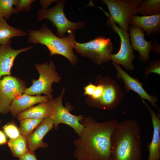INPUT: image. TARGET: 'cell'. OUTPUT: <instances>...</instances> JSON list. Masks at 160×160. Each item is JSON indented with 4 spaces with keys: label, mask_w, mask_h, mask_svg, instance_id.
<instances>
[{
    "label": "cell",
    "mask_w": 160,
    "mask_h": 160,
    "mask_svg": "<svg viewBox=\"0 0 160 160\" xmlns=\"http://www.w3.org/2000/svg\"><path fill=\"white\" fill-rule=\"evenodd\" d=\"M108 9L109 14L106 13L108 21H112L118 24L119 27L128 31L132 17L136 13L138 4L129 0H103Z\"/></svg>",
    "instance_id": "obj_7"
},
{
    "label": "cell",
    "mask_w": 160,
    "mask_h": 160,
    "mask_svg": "<svg viewBox=\"0 0 160 160\" xmlns=\"http://www.w3.org/2000/svg\"><path fill=\"white\" fill-rule=\"evenodd\" d=\"M35 1V0H18L14 8V13L17 14L23 11L29 12L31 9V4Z\"/></svg>",
    "instance_id": "obj_26"
},
{
    "label": "cell",
    "mask_w": 160,
    "mask_h": 160,
    "mask_svg": "<svg viewBox=\"0 0 160 160\" xmlns=\"http://www.w3.org/2000/svg\"><path fill=\"white\" fill-rule=\"evenodd\" d=\"M27 35L28 42L45 46L49 51L51 56L61 55L72 64L76 63V56L73 51L76 41L74 33H69L66 37H59L55 36L44 23L39 29L29 30Z\"/></svg>",
    "instance_id": "obj_3"
},
{
    "label": "cell",
    "mask_w": 160,
    "mask_h": 160,
    "mask_svg": "<svg viewBox=\"0 0 160 160\" xmlns=\"http://www.w3.org/2000/svg\"><path fill=\"white\" fill-rule=\"evenodd\" d=\"M136 13L142 16H151L160 14V0H143L137 7Z\"/></svg>",
    "instance_id": "obj_22"
},
{
    "label": "cell",
    "mask_w": 160,
    "mask_h": 160,
    "mask_svg": "<svg viewBox=\"0 0 160 160\" xmlns=\"http://www.w3.org/2000/svg\"><path fill=\"white\" fill-rule=\"evenodd\" d=\"M29 46L18 49H13L10 45H1L0 47V81L2 76L11 75V70L15 60L20 53L31 49Z\"/></svg>",
    "instance_id": "obj_14"
},
{
    "label": "cell",
    "mask_w": 160,
    "mask_h": 160,
    "mask_svg": "<svg viewBox=\"0 0 160 160\" xmlns=\"http://www.w3.org/2000/svg\"><path fill=\"white\" fill-rule=\"evenodd\" d=\"M129 24L137 26L146 33L147 36L158 33L160 30V14L151 16H133Z\"/></svg>",
    "instance_id": "obj_18"
},
{
    "label": "cell",
    "mask_w": 160,
    "mask_h": 160,
    "mask_svg": "<svg viewBox=\"0 0 160 160\" xmlns=\"http://www.w3.org/2000/svg\"><path fill=\"white\" fill-rule=\"evenodd\" d=\"M1 45H0V47Z\"/></svg>",
    "instance_id": "obj_35"
},
{
    "label": "cell",
    "mask_w": 160,
    "mask_h": 160,
    "mask_svg": "<svg viewBox=\"0 0 160 160\" xmlns=\"http://www.w3.org/2000/svg\"><path fill=\"white\" fill-rule=\"evenodd\" d=\"M3 128L5 135L10 139H16L21 135L19 129L14 123H9L4 125Z\"/></svg>",
    "instance_id": "obj_25"
},
{
    "label": "cell",
    "mask_w": 160,
    "mask_h": 160,
    "mask_svg": "<svg viewBox=\"0 0 160 160\" xmlns=\"http://www.w3.org/2000/svg\"><path fill=\"white\" fill-rule=\"evenodd\" d=\"M142 103L150 113L153 126V132L151 142L147 146L149 155L147 160H160V116L143 100Z\"/></svg>",
    "instance_id": "obj_15"
},
{
    "label": "cell",
    "mask_w": 160,
    "mask_h": 160,
    "mask_svg": "<svg viewBox=\"0 0 160 160\" xmlns=\"http://www.w3.org/2000/svg\"><path fill=\"white\" fill-rule=\"evenodd\" d=\"M129 36L133 49L139 53V59L143 62L149 60V54L152 50V41H147L144 38V31L141 28L133 25L129 26Z\"/></svg>",
    "instance_id": "obj_13"
},
{
    "label": "cell",
    "mask_w": 160,
    "mask_h": 160,
    "mask_svg": "<svg viewBox=\"0 0 160 160\" xmlns=\"http://www.w3.org/2000/svg\"><path fill=\"white\" fill-rule=\"evenodd\" d=\"M74 49L81 55L87 57L95 63L100 64L110 61L113 50L111 39L99 36L84 43L75 42Z\"/></svg>",
    "instance_id": "obj_5"
},
{
    "label": "cell",
    "mask_w": 160,
    "mask_h": 160,
    "mask_svg": "<svg viewBox=\"0 0 160 160\" xmlns=\"http://www.w3.org/2000/svg\"><path fill=\"white\" fill-rule=\"evenodd\" d=\"M27 88L25 82L18 78L11 75L3 76L0 81V113L9 112L12 101Z\"/></svg>",
    "instance_id": "obj_8"
},
{
    "label": "cell",
    "mask_w": 160,
    "mask_h": 160,
    "mask_svg": "<svg viewBox=\"0 0 160 160\" xmlns=\"http://www.w3.org/2000/svg\"><path fill=\"white\" fill-rule=\"evenodd\" d=\"M141 132L135 120L119 122L112 136L111 160H141Z\"/></svg>",
    "instance_id": "obj_2"
},
{
    "label": "cell",
    "mask_w": 160,
    "mask_h": 160,
    "mask_svg": "<svg viewBox=\"0 0 160 160\" xmlns=\"http://www.w3.org/2000/svg\"><path fill=\"white\" fill-rule=\"evenodd\" d=\"M27 35V33L23 30L10 25L5 18L0 17V45H10L12 43V38L26 36Z\"/></svg>",
    "instance_id": "obj_20"
},
{
    "label": "cell",
    "mask_w": 160,
    "mask_h": 160,
    "mask_svg": "<svg viewBox=\"0 0 160 160\" xmlns=\"http://www.w3.org/2000/svg\"><path fill=\"white\" fill-rule=\"evenodd\" d=\"M96 87V85L92 83H90L84 88L85 95H87L91 96L93 94Z\"/></svg>",
    "instance_id": "obj_30"
},
{
    "label": "cell",
    "mask_w": 160,
    "mask_h": 160,
    "mask_svg": "<svg viewBox=\"0 0 160 160\" xmlns=\"http://www.w3.org/2000/svg\"><path fill=\"white\" fill-rule=\"evenodd\" d=\"M43 119L26 118L20 121L19 129L21 135L26 137L31 133Z\"/></svg>",
    "instance_id": "obj_23"
},
{
    "label": "cell",
    "mask_w": 160,
    "mask_h": 160,
    "mask_svg": "<svg viewBox=\"0 0 160 160\" xmlns=\"http://www.w3.org/2000/svg\"><path fill=\"white\" fill-rule=\"evenodd\" d=\"M119 122L100 123L90 118L82 121L83 130L75 142L76 160H111L112 136Z\"/></svg>",
    "instance_id": "obj_1"
},
{
    "label": "cell",
    "mask_w": 160,
    "mask_h": 160,
    "mask_svg": "<svg viewBox=\"0 0 160 160\" xmlns=\"http://www.w3.org/2000/svg\"><path fill=\"white\" fill-rule=\"evenodd\" d=\"M18 0H0V17L8 19L14 13L13 5Z\"/></svg>",
    "instance_id": "obj_24"
},
{
    "label": "cell",
    "mask_w": 160,
    "mask_h": 160,
    "mask_svg": "<svg viewBox=\"0 0 160 160\" xmlns=\"http://www.w3.org/2000/svg\"><path fill=\"white\" fill-rule=\"evenodd\" d=\"M35 67L38 71L39 78L37 80H32V85L27 88L24 93L37 96L43 93L52 98V84L54 82H59L60 79L55 70L54 63L51 60L49 63H36Z\"/></svg>",
    "instance_id": "obj_6"
},
{
    "label": "cell",
    "mask_w": 160,
    "mask_h": 160,
    "mask_svg": "<svg viewBox=\"0 0 160 160\" xmlns=\"http://www.w3.org/2000/svg\"><path fill=\"white\" fill-rule=\"evenodd\" d=\"M8 145L13 156L19 158L29 151L26 137L22 135L15 139H9Z\"/></svg>",
    "instance_id": "obj_21"
},
{
    "label": "cell",
    "mask_w": 160,
    "mask_h": 160,
    "mask_svg": "<svg viewBox=\"0 0 160 160\" xmlns=\"http://www.w3.org/2000/svg\"><path fill=\"white\" fill-rule=\"evenodd\" d=\"M0 123H1V120H0Z\"/></svg>",
    "instance_id": "obj_34"
},
{
    "label": "cell",
    "mask_w": 160,
    "mask_h": 160,
    "mask_svg": "<svg viewBox=\"0 0 160 160\" xmlns=\"http://www.w3.org/2000/svg\"><path fill=\"white\" fill-rule=\"evenodd\" d=\"M56 0H40L39 2L42 8L46 9L47 7L52 2L56 1Z\"/></svg>",
    "instance_id": "obj_31"
},
{
    "label": "cell",
    "mask_w": 160,
    "mask_h": 160,
    "mask_svg": "<svg viewBox=\"0 0 160 160\" xmlns=\"http://www.w3.org/2000/svg\"><path fill=\"white\" fill-rule=\"evenodd\" d=\"M19 158V160H38L34 152L30 150Z\"/></svg>",
    "instance_id": "obj_29"
},
{
    "label": "cell",
    "mask_w": 160,
    "mask_h": 160,
    "mask_svg": "<svg viewBox=\"0 0 160 160\" xmlns=\"http://www.w3.org/2000/svg\"><path fill=\"white\" fill-rule=\"evenodd\" d=\"M104 82L102 95L96 103L99 107L112 110L119 104L123 95L119 85L114 79L107 78L104 79Z\"/></svg>",
    "instance_id": "obj_11"
},
{
    "label": "cell",
    "mask_w": 160,
    "mask_h": 160,
    "mask_svg": "<svg viewBox=\"0 0 160 160\" xmlns=\"http://www.w3.org/2000/svg\"><path fill=\"white\" fill-rule=\"evenodd\" d=\"M52 113V107L49 100L39 103L18 114L17 116L19 121L26 118L36 119H44L50 116Z\"/></svg>",
    "instance_id": "obj_19"
},
{
    "label": "cell",
    "mask_w": 160,
    "mask_h": 160,
    "mask_svg": "<svg viewBox=\"0 0 160 160\" xmlns=\"http://www.w3.org/2000/svg\"><path fill=\"white\" fill-rule=\"evenodd\" d=\"M157 54H160V45L157 41L153 43L152 50Z\"/></svg>",
    "instance_id": "obj_33"
},
{
    "label": "cell",
    "mask_w": 160,
    "mask_h": 160,
    "mask_svg": "<svg viewBox=\"0 0 160 160\" xmlns=\"http://www.w3.org/2000/svg\"><path fill=\"white\" fill-rule=\"evenodd\" d=\"M100 81V82L96 85L95 91L91 96L92 99L95 102L97 101L101 97L104 87V79Z\"/></svg>",
    "instance_id": "obj_28"
},
{
    "label": "cell",
    "mask_w": 160,
    "mask_h": 160,
    "mask_svg": "<svg viewBox=\"0 0 160 160\" xmlns=\"http://www.w3.org/2000/svg\"><path fill=\"white\" fill-rule=\"evenodd\" d=\"M53 121L50 116L44 118L35 131L26 136L29 150L34 152L37 148L47 147V144L42 140L46 134L52 129Z\"/></svg>",
    "instance_id": "obj_16"
},
{
    "label": "cell",
    "mask_w": 160,
    "mask_h": 160,
    "mask_svg": "<svg viewBox=\"0 0 160 160\" xmlns=\"http://www.w3.org/2000/svg\"><path fill=\"white\" fill-rule=\"evenodd\" d=\"M64 91L65 89H63L59 97L49 100L52 107V113L50 116L52 120L53 126L56 129L60 123L67 124L73 128L80 136L84 128V125L79 122L83 119V116L71 114L68 109L63 106L62 100Z\"/></svg>",
    "instance_id": "obj_9"
},
{
    "label": "cell",
    "mask_w": 160,
    "mask_h": 160,
    "mask_svg": "<svg viewBox=\"0 0 160 160\" xmlns=\"http://www.w3.org/2000/svg\"><path fill=\"white\" fill-rule=\"evenodd\" d=\"M112 62L117 72V78L122 79L124 81L126 92L133 90L139 95L142 99L147 100L153 107L159 110L156 104L158 101L157 96L148 94L143 89L142 83H140L137 79L131 76L121 68L119 65H117L113 61H112Z\"/></svg>",
    "instance_id": "obj_12"
},
{
    "label": "cell",
    "mask_w": 160,
    "mask_h": 160,
    "mask_svg": "<svg viewBox=\"0 0 160 160\" xmlns=\"http://www.w3.org/2000/svg\"><path fill=\"white\" fill-rule=\"evenodd\" d=\"M7 143L6 135L4 132L0 130V145L5 144Z\"/></svg>",
    "instance_id": "obj_32"
},
{
    "label": "cell",
    "mask_w": 160,
    "mask_h": 160,
    "mask_svg": "<svg viewBox=\"0 0 160 160\" xmlns=\"http://www.w3.org/2000/svg\"><path fill=\"white\" fill-rule=\"evenodd\" d=\"M144 73L146 77L151 73H153L160 75V60L157 59L154 60L149 61L148 65L145 69Z\"/></svg>",
    "instance_id": "obj_27"
},
{
    "label": "cell",
    "mask_w": 160,
    "mask_h": 160,
    "mask_svg": "<svg viewBox=\"0 0 160 160\" xmlns=\"http://www.w3.org/2000/svg\"><path fill=\"white\" fill-rule=\"evenodd\" d=\"M51 99L47 95H31L24 93L12 101L9 107V111L12 116L15 117L20 112L34 105L48 101Z\"/></svg>",
    "instance_id": "obj_17"
},
{
    "label": "cell",
    "mask_w": 160,
    "mask_h": 160,
    "mask_svg": "<svg viewBox=\"0 0 160 160\" xmlns=\"http://www.w3.org/2000/svg\"><path fill=\"white\" fill-rule=\"evenodd\" d=\"M113 31L119 35L121 40L119 50L115 54H111L110 59L117 65H121L129 71L133 70L134 68L133 61L135 55L133 49L130 44L129 34L127 31L119 27L112 21H108Z\"/></svg>",
    "instance_id": "obj_10"
},
{
    "label": "cell",
    "mask_w": 160,
    "mask_h": 160,
    "mask_svg": "<svg viewBox=\"0 0 160 160\" xmlns=\"http://www.w3.org/2000/svg\"><path fill=\"white\" fill-rule=\"evenodd\" d=\"M65 2V0L58 1L52 8L42 9L37 12V20L47 19L50 21L57 28V35L60 38L64 37L66 32L74 33L76 30L83 28L85 25L83 21L74 23L67 19L64 12Z\"/></svg>",
    "instance_id": "obj_4"
}]
</instances>
